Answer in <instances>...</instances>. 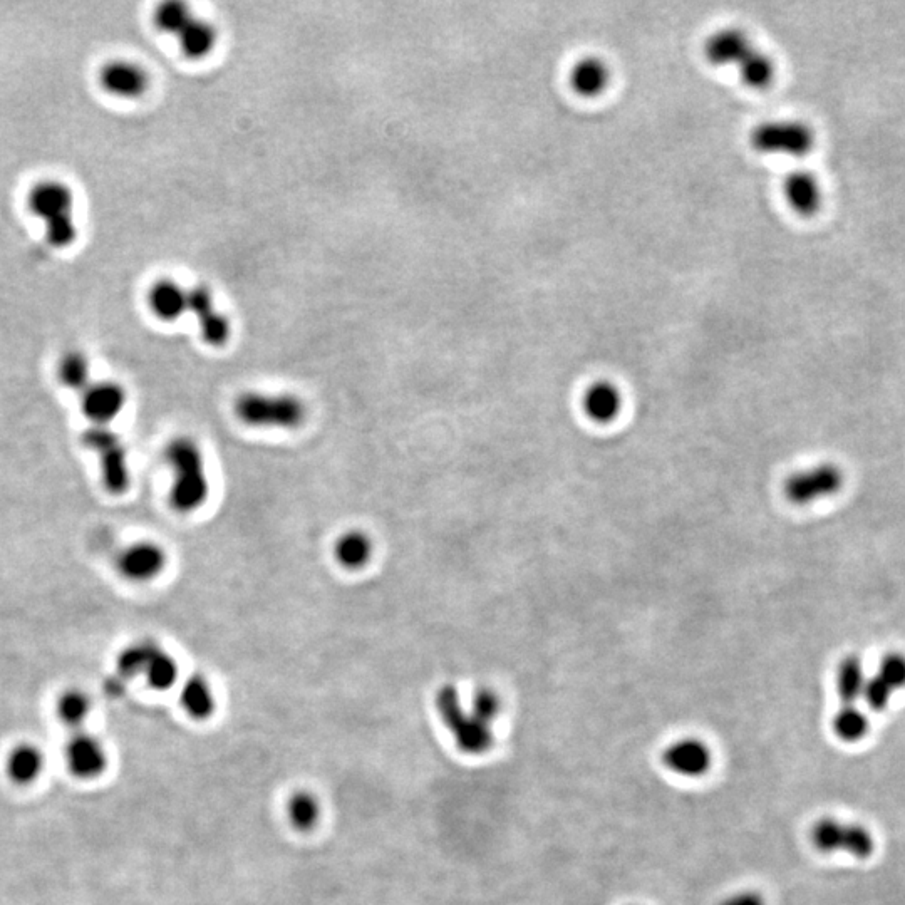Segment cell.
I'll return each mask as SVG.
<instances>
[{"label":"cell","instance_id":"cell-1","mask_svg":"<svg viewBox=\"0 0 905 905\" xmlns=\"http://www.w3.org/2000/svg\"><path fill=\"white\" fill-rule=\"evenodd\" d=\"M166 461L173 471L170 503L176 512L190 513L208 498V478L202 451L190 438H175L166 446Z\"/></svg>","mask_w":905,"mask_h":905},{"label":"cell","instance_id":"cell-2","mask_svg":"<svg viewBox=\"0 0 905 905\" xmlns=\"http://www.w3.org/2000/svg\"><path fill=\"white\" fill-rule=\"evenodd\" d=\"M235 414L255 428H297L306 419V406L292 394L244 393L235 401Z\"/></svg>","mask_w":905,"mask_h":905},{"label":"cell","instance_id":"cell-3","mask_svg":"<svg viewBox=\"0 0 905 905\" xmlns=\"http://www.w3.org/2000/svg\"><path fill=\"white\" fill-rule=\"evenodd\" d=\"M436 708L448 730L455 736L456 743L465 753L483 755L492 748L493 735L490 726L461 706L460 694L455 686L446 684L438 691Z\"/></svg>","mask_w":905,"mask_h":905},{"label":"cell","instance_id":"cell-4","mask_svg":"<svg viewBox=\"0 0 905 905\" xmlns=\"http://www.w3.org/2000/svg\"><path fill=\"white\" fill-rule=\"evenodd\" d=\"M817 141L812 126L798 119L763 121L750 133L753 150L765 155L807 156Z\"/></svg>","mask_w":905,"mask_h":905},{"label":"cell","instance_id":"cell-5","mask_svg":"<svg viewBox=\"0 0 905 905\" xmlns=\"http://www.w3.org/2000/svg\"><path fill=\"white\" fill-rule=\"evenodd\" d=\"M845 475L835 463H820L807 470L797 471L785 481V497L793 505H810L842 492Z\"/></svg>","mask_w":905,"mask_h":905},{"label":"cell","instance_id":"cell-6","mask_svg":"<svg viewBox=\"0 0 905 905\" xmlns=\"http://www.w3.org/2000/svg\"><path fill=\"white\" fill-rule=\"evenodd\" d=\"M27 205L32 215L41 218L46 225L57 218L74 215L76 198L71 187L63 181L44 180L32 187L27 197Z\"/></svg>","mask_w":905,"mask_h":905},{"label":"cell","instance_id":"cell-7","mask_svg":"<svg viewBox=\"0 0 905 905\" xmlns=\"http://www.w3.org/2000/svg\"><path fill=\"white\" fill-rule=\"evenodd\" d=\"M64 756L69 771L79 780H96L108 766V755L103 743L96 736L83 731L76 733L68 741Z\"/></svg>","mask_w":905,"mask_h":905},{"label":"cell","instance_id":"cell-8","mask_svg":"<svg viewBox=\"0 0 905 905\" xmlns=\"http://www.w3.org/2000/svg\"><path fill=\"white\" fill-rule=\"evenodd\" d=\"M99 84L106 93L116 98H141L150 88V76L140 64L116 59L104 64L99 71Z\"/></svg>","mask_w":905,"mask_h":905},{"label":"cell","instance_id":"cell-9","mask_svg":"<svg viewBox=\"0 0 905 905\" xmlns=\"http://www.w3.org/2000/svg\"><path fill=\"white\" fill-rule=\"evenodd\" d=\"M166 554L155 542H136L119 554V574L133 582H148L165 569Z\"/></svg>","mask_w":905,"mask_h":905},{"label":"cell","instance_id":"cell-10","mask_svg":"<svg viewBox=\"0 0 905 905\" xmlns=\"http://www.w3.org/2000/svg\"><path fill=\"white\" fill-rule=\"evenodd\" d=\"M126 391L113 381L89 384L83 391L81 408L93 425L108 426L125 409Z\"/></svg>","mask_w":905,"mask_h":905},{"label":"cell","instance_id":"cell-11","mask_svg":"<svg viewBox=\"0 0 905 905\" xmlns=\"http://www.w3.org/2000/svg\"><path fill=\"white\" fill-rule=\"evenodd\" d=\"M755 47L750 37L746 36L745 31L736 29V27H728L721 31L714 32L704 42V57L709 64H713L716 68H728L735 66L745 59L746 54Z\"/></svg>","mask_w":905,"mask_h":905},{"label":"cell","instance_id":"cell-12","mask_svg":"<svg viewBox=\"0 0 905 905\" xmlns=\"http://www.w3.org/2000/svg\"><path fill=\"white\" fill-rule=\"evenodd\" d=\"M783 195L793 212L800 217H815L822 208V185L812 171L795 170L783 181Z\"/></svg>","mask_w":905,"mask_h":905},{"label":"cell","instance_id":"cell-13","mask_svg":"<svg viewBox=\"0 0 905 905\" xmlns=\"http://www.w3.org/2000/svg\"><path fill=\"white\" fill-rule=\"evenodd\" d=\"M713 755L701 740L676 741L662 753V761L669 770L683 776H701L711 768Z\"/></svg>","mask_w":905,"mask_h":905},{"label":"cell","instance_id":"cell-14","mask_svg":"<svg viewBox=\"0 0 905 905\" xmlns=\"http://www.w3.org/2000/svg\"><path fill=\"white\" fill-rule=\"evenodd\" d=\"M569 83L582 98H597L611 83V69L600 57H582L570 69Z\"/></svg>","mask_w":905,"mask_h":905},{"label":"cell","instance_id":"cell-15","mask_svg":"<svg viewBox=\"0 0 905 905\" xmlns=\"http://www.w3.org/2000/svg\"><path fill=\"white\" fill-rule=\"evenodd\" d=\"M148 300L151 311L155 312V316L160 317L161 321H176L188 312V290L173 280H158L151 287Z\"/></svg>","mask_w":905,"mask_h":905},{"label":"cell","instance_id":"cell-16","mask_svg":"<svg viewBox=\"0 0 905 905\" xmlns=\"http://www.w3.org/2000/svg\"><path fill=\"white\" fill-rule=\"evenodd\" d=\"M98 453L101 456V475L106 490L113 495L125 493L130 487V468L125 445L116 438Z\"/></svg>","mask_w":905,"mask_h":905},{"label":"cell","instance_id":"cell-17","mask_svg":"<svg viewBox=\"0 0 905 905\" xmlns=\"http://www.w3.org/2000/svg\"><path fill=\"white\" fill-rule=\"evenodd\" d=\"M621 408V391L609 381L594 383L585 391V413L597 423H611L621 413Z\"/></svg>","mask_w":905,"mask_h":905},{"label":"cell","instance_id":"cell-18","mask_svg":"<svg viewBox=\"0 0 905 905\" xmlns=\"http://www.w3.org/2000/svg\"><path fill=\"white\" fill-rule=\"evenodd\" d=\"M44 755L37 746L31 743H21L12 748L7 756L6 771L9 780L16 785H31L42 775L44 771Z\"/></svg>","mask_w":905,"mask_h":905},{"label":"cell","instance_id":"cell-19","mask_svg":"<svg viewBox=\"0 0 905 905\" xmlns=\"http://www.w3.org/2000/svg\"><path fill=\"white\" fill-rule=\"evenodd\" d=\"M869 676L865 674L864 662L860 656L849 654L838 662L837 693L843 704H855L862 699L865 683Z\"/></svg>","mask_w":905,"mask_h":905},{"label":"cell","instance_id":"cell-20","mask_svg":"<svg viewBox=\"0 0 905 905\" xmlns=\"http://www.w3.org/2000/svg\"><path fill=\"white\" fill-rule=\"evenodd\" d=\"M334 555L342 567L349 570L362 569L373 555V542L366 533L351 530L337 538Z\"/></svg>","mask_w":905,"mask_h":905},{"label":"cell","instance_id":"cell-21","mask_svg":"<svg viewBox=\"0 0 905 905\" xmlns=\"http://www.w3.org/2000/svg\"><path fill=\"white\" fill-rule=\"evenodd\" d=\"M287 820L297 832H311L321 822L322 807L319 798L307 790H297L287 800Z\"/></svg>","mask_w":905,"mask_h":905},{"label":"cell","instance_id":"cell-22","mask_svg":"<svg viewBox=\"0 0 905 905\" xmlns=\"http://www.w3.org/2000/svg\"><path fill=\"white\" fill-rule=\"evenodd\" d=\"M181 706L193 719H207L215 711V696L207 679L193 676L183 684L180 693Z\"/></svg>","mask_w":905,"mask_h":905},{"label":"cell","instance_id":"cell-23","mask_svg":"<svg viewBox=\"0 0 905 905\" xmlns=\"http://www.w3.org/2000/svg\"><path fill=\"white\" fill-rule=\"evenodd\" d=\"M740 78L751 89L770 88L776 76V66L766 52L753 47L738 64Z\"/></svg>","mask_w":905,"mask_h":905},{"label":"cell","instance_id":"cell-24","mask_svg":"<svg viewBox=\"0 0 905 905\" xmlns=\"http://www.w3.org/2000/svg\"><path fill=\"white\" fill-rule=\"evenodd\" d=\"M832 730L843 743H859L869 735L870 723L867 714L855 704H843L832 719Z\"/></svg>","mask_w":905,"mask_h":905},{"label":"cell","instance_id":"cell-25","mask_svg":"<svg viewBox=\"0 0 905 905\" xmlns=\"http://www.w3.org/2000/svg\"><path fill=\"white\" fill-rule=\"evenodd\" d=\"M181 51L190 59H202L217 46V31L208 22L193 19L180 36Z\"/></svg>","mask_w":905,"mask_h":905},{"label":"cell","instance_id":"cell-26","mask_svg":"<svg viewBox=\"0 0 905 905\" xmlns=\"http://www.w3.org/2000/svg\"><path fill=\"white\" fill-rule=\"evenodd\" d=\"M91 366L86 354L81 351H69L61 357L57 364V378L66 388L81 391L88 388Z\"/></svg>","mask_w":905,"mask_h":905},{"label":"cell","instance_id":"cell-27","mask_svg":"<svg viewBox=\"0 0 905 905\" xmlns=\"http://www.w3.org/2000/svg\"><path fill=\"white\" fill-rule=\"evenodd\" d=\"M160 646L153 641L136 642L133 646L126 647L119 652L116 659V669L121 678H133L136 674L145 673L146 666L151 657Z\"/></svg>","mask_w":905,"mask_h":905},{"label":"cell","instance_id":"cell-28","mask_svg":"<svg viewBox=\"0 0 905 905\" xmlns=\"http://www.w3.org/2000/svg\"><path fill=\"white\" fill-rule=\"evenodd\" d=\"M840 852H847L859 860L869 859L875 852L874 833L862 823H843Z\"/></svg>","mask_w":905,"mask_h":905},{"label":"cell","instance_id":"cell-29","mask_svg":"<svg viewBox=\"0 0 905 905\" xmlns=\"http://www.w3.org/2000/svg\"><path fill=\"white\" fill-rule=\"evenodd\" d=\"M91 713V699L81 689H68L57 699V714L64 724L79 726Z\"/></svg>","mask_w":905,"mask_h":905},{"label":"cell","instance_id":"cell-30","mask_svg":"<svg viewBox=\"0 0 905 905\" xmlns=\"http://www.w3.org/2000/svg\"><path fill=\"white\" fill-rule=\"evenodd\" d=\"M143 674L148 679L151 688L158 689V691H166L178 679V664L168 652L163 651L160 647L151 657Z\"/></svg>","mask_w":905,"mask_h":905},{"label":"cell","instance_id":"cell-31","mask_svg":"<svg viewBox=\"0 0 905 905\" xmlns=\"http://www.w3.org/2000/svg\"><path fill=\"white\" fill-rule=\"evenodd\" d=\"M192 11L181 2H165L155 12V24L160 31L180 36L181 31L193 21Z\"/></svg>","mask_w":905,"mask_h":905},{"label":"cell","instance_id":"cell-32","mask_svg":"<svg viewBox=\"0 0 905 905\" xmlns=\"http://www.w3.org/2000/svg\"><path fill=\"white\" fill-rule=\"evenodd\" d=\"M843 822L837 818L823 817L815 822L812 828V842L815 849L823 854L840 852L842 842Z\"/></svg>","mask_w":905,"mask_h":905},{"label":"cell","instance_id":"cell-33","mask_svg":"<svg viewBox=\"0 0 905 905\" xmlns=\"http://www.w3.org/2000/svg\"><path fill=\"white\" fill-rule=\"evenodd\" d=\"M877 676L889 686L892 691H900L905 688V654L899 651L887 652L879 662Z\"/></svg>","mask_w":905,"mask_h":905},{"label":"cell","instance_id":"cell-34","mask_svg":"<svg viewBox=\"0 0 905 905\" xmlns=\"http://www.w3.org/2000/svg\"><path fill=\"white\" fill-rule=\"evenodd\" d=\"M198 326H200L203 341L210 346H223L230 339V332H232L230 321L220 312H208L207 316L198 319Z\"/></svg>","mask_w":905,"mask_h":905},{"label":"cell","instance_id":"cell-35","mask_svg":"<svg viewBox=\"0 0 905 905\" xmlns=\"http://www.w3.org/2000/svg\"><path fill=\"white\" fill-rule=\"evenodd\" d=\"M44 232H46L47 242L54 249H66L76 242L78 225H76L74 215H71V217L57 218V220L46 223Z\"/></svg>","mask_w":905,"mask_h":905},{"label":"cell","instance_id":"cell-36","mask_svg":"<svg viewBox=\"0 0 905 905\" xmlns=\"http://www.w3.org/2000/svg\"><path fill=\"white\" fill-rule=\"evenodd\" d=\"M502 711V699L493 689L481 688L476 691L471 703V713L483 723L492 724L493 719L498 718Z\"/></svg>","mask_w":905,"mask_h":905},{"label":"cell","instance_id":"cell-37","mask_svg":"<svg viewBox=\"0 0 905 905\" xmlns=\"http://www.w3.org/2000/svg\"><path fill=\"white\" fill-rule=\"evenodd\" d=\"M892 694H894V691L875 674V676H869V679H867L862 699L872 711L882 713V711L889 708Z\"/></svg>","mask_w":905,"mask_h":905},{"label":"cell","instance_id":"cell-38","mask_svg":"<svg viewBox=\"0 0 905 905\" xmlns=\"http://www.w3.org/2000/svg\"><path fill=\"white\" fill-rule=\"evenodd\" d=\"M212 311H215L212 292L205 285H198V287L188 290V312H193L197 319H202Z\"/></svg>","mask_w":905,"mask_h":905},{"label":"cell","instance_id":"cell-39","mask_svg":"<svg viewBox=\"0 0 905 905\" xmlns=\"http://www.w3.org/2000/svg\"><path fill=\"white\" fill-rule=\"evenodd\" d=\"M719 905H766V902L763 895L753 892V890H746V892L731 895Z\"/></svg>","mask_w":905,"mask_h":905}]
</instances>
